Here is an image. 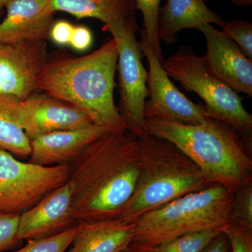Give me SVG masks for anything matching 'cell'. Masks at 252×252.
Masks as SVG:
<instances>
[{
  "instance_id": "20",
  "label": "cell",
  "mask_w": 252,
  "mask_h": 252,
  "mask_svg": "<svg viewBox=\"0 0 252 252\" xmlns=\"http://www.w3.org/2000/svg\"><path fill=\"white\" fill-rule=\"evenodd\" d=\"M224 230L211 229L189 233L156 247L149 252H201Z\"/></svg>"
},
{
  "instance_id": "26",
  "label": "cell",
  "mask_w": 252,
  "mask_h": 252,
  "mask_svg": "<svg viewBox=\"0 0 252 252\" xmlns=\"http://www.w3.org/2000/svg\"><path fill=\"white\" fill-rule=\"evenodd\" d=\"M19 215L0 213V252L18 243Z\"/></svg>"
},
{
  "instance_id": "14",
  "label": "cell",
  "mask_w": 252,
  "mask_h": 252,
  "mask_svg": "<svg viewBox=\"0 0 252 252\" xmlns=\"http://www.w3.org/2000/svg\"><path fill=\"white\" fill-rule=\"evenodd\" d=\"M0 23V44L42 42L54 24L52 0H10Z\"/></svg>"
},
{
  "instance_id": "28",
  "label": "cell",
  "mask_w": 252,
  "mask_h": 252,
  "mask_svg": "<svg viewBox=\"0 0 252 252\" xmlns=\"http://www.w3.org/2000/svg\"><path fill=\"white\" fill-rule=\"evenodd\" d=\"M93 42L92 33L84 26H74L69 45L77 51L87 50Z\"/></svg>"
},
{
  "instance_id": "24",
  "label": "cell",
  "mask_w": 252,
  "mask_h": 252,
  "mask_svg": "<svg viewBox=\"0 0 252 252\" xmlns=\"http://www.w3.org/2000/svg\"><path fill=\"white\" fill-rule=\"evenodd\" d=\"M231 252H252V225L235 221L225 228Z\"/></svg>"
},
{
  "instance_id": "10",
  "label": "cell",
  "mask_w": 252,
  "mask_h": 252,
  "mask_svg": "<svg viewBox=\"0 0 252 252\" xmlns=\"http://www.w3.org/2000/svg\"><path fill=\"white\" fill-rule=\"evenodd\" d=\"M141 34V49L148 61L149 67L147 87L150 100L146 101L144 117L165 118L190 125L206 122L210 117L205 105L193 103L176 87L142 30Z\"/></svg>"
},
{
  "instance_id": "12",
  "label": "cell",
  "mask_w": 252,
  "mask_h": 252,
  "mask_svg": "<svg viewBox=\"0 0 252 252\" xmlns=\"http://www.w3.org/2000/svg\"><path fill=\"white\" fill-rule=\"evenodd\" d=\"M198 31L205 36V61L212 72L237 93L252 96V62L227 35L206 23Z\"/></svg>"
},
{
  "instance_id": "25",
  "label": "cell",
  "mask_w": 252,
  "mask_h": 252,
  "mask_svg": "<svg viewBox=\"0 0 252 252\" xmlns=\"http://www.w3.org/2000/svg\"><path fill=\"white\" fill-rule=\"evenodd\" d=\"M234 219L252 225V182L235 191Z\"/></svg>"
},
{
  "instance_id": "17",
  "label": "cell",
  "mask_w": 252,
  "mask_h": 252,
  "mask_svg": "<svg viewBox=\"0 0 252 252\" xmlns=\"http://www.w3.org/2000/svg\"><path fill=\"white\" fill-rule=\"evenodd\" d=\"M79 225L80 229L68 252H122L132 242L133 223L119 218Z\"/></svg>"
},
{
  "instance_id": "31",
  "label": "cell",
  "mask_w": 252,
  "mask_h": 252,
  "mask_svg": "<svg viewBox=\"0 0 252 252\" xmlns=\"http://www.w3.org/2000/svg\"><path fill=\"white\" fill-rule=\"evenodd\" d=\"M122 252H149L146 251V250H141V249L135 248V247L132 246V245H130V246L128 247V248L126 249V250H124V251H123Z\"/></svg>"
},
{
  "instance_id": "5",
  "label": "cell",
  "mask_w": 252,
  "mask_h": 252,
  "mask_svg": "<svg viewBox=\"0 0 252 252\" xmlns=\"http://www.w3.org/2000/svg\"><path fill=\"white\" fill-rule=\"evenodd\" d=\"M235 191L212 185L172 200L133 222L130 245L152 249L189 233L224 230L235 222Z\"/></svg>"
},
{
  "instance_id": "21",
  "label": "cell",
  "mask_w": 252,
  "mask_h": 252,
  "mask_svg": "<svg viewBox=\"0 0 252 252\" xmlns=\"http://www.w3.org/2000/svg\"><path fill=\"white\" fill-rule=\"evenodd\" d=\"M80 229V225L44 238L28 240L26 246L14 252H65L72 245Z\"/></svg>"
},
{
  "instance_id": "1",
  "label": "cell",
  "mask_w": 252,
  "mask_h": 252,
  "mask_svg": "<svg viewBox=\"0 0 252 252\" xmlns=\"http://www.w3.org/2000/svg\"><path fill=\"white\" fill-rule=\"evenodd\" d=\"M138 138L107 130L71 164L72 212L77 223L118 218L139 176Z\"/></svg>"
},
{
  "instance_id": "9",
  "label": "cell",
  "mask_w": 252,
  "mask_h": 252,
  "mask_svg": "<svg viewBox=\"0 0 252 252\" xmlns=\"http://www.w3.org/2000/svg\"><path fill=\"white\" fill-rule=\"evenodd\" d=\"M0 111L21 126L31 142L51 132L94 124L75 106L45 94H35L25 100L0 95Z\"/></svg>"
},
{
  "instance_id": "29",
  "label": "cell",
  "mask_w": 252,
  "mask_h": 252,
  "mask_svg": "<svg viewBox=\"0 0 252 252\" xmlns=\"http://www.w3.org/2000/svg\"><path fill=\"white\" fill-rule=\"evenodd\" d=\"M229 242L224 232L212 240L201 252H228Z\"/></svg>"
},
{
  "instance_id": "16",
  "label": "cell",
  "mask_w": 252,
  "mask_h": 252,
  "mask_svg": "<svg viewBox=\"0 0 252 252\" xmlns=\"http://www.w3.org/2000/svg\"><path fill=\"white\" fill-rule=\"evenodd\" d=\"M206 23L223 27L225 21L220 15L209 9L204 0H167L159 11V39L172 44L177 40L179 32L198 29Z\"/></svg>"
},
{
  "instance_id": "15",
  "label": "cell",
  "mask_w": 252,
  "mask_h": 252,
  "mask_svg": "<svg viewBox=\"0 0 252 252\" xmlns=\"http://www.w3.org/2000/svg\"><path fill=\"white\" fill-rule=\"evenodd\" d=\"M107 129L96 124L57 131L32 140L29 161L41 166L71 165Z\"/></svg>"
},
{
  "instance_id": "2",
  "label": "cell",
  "mask_w": 252,
  "mask_h": 252,
  "mask_svg": "<svg viewBox=\"0 0 252 252\" xmlns=\"http://www.w3.org/2000/svg\"><path fill=\"white\" fill-rule=\"evenodd\" d=\"M118 49L114 39L86 56H48L38 77L39 91L75 106L109 130H126L114 102Z\"/></svg>"
},
{
  "instance_id": "7",
  "label": "cell",
  "mask_w": 252,
  "mask_h": 252,
  "mask_svg": "<svg viewBox=\"0 0 252 252\" xmlns=\"http://www.w3.org/2000/svg\"><path fill=\"white\" fill-rule=\"evenodd\" d=\"M135 17L104 27L117 42L120 99L117 108L126 130L137 138L146 135L144 106L149 97L148 72L142 62V51L136 38Z\"/></svg>"
},
{
  "instance_id": "18",
  "label": "cell",
  "mask_w": 252,
  "mask_h": 252,
  "mask_svg": "<svg viewBox=\"0 0 252 252\" xmlns=\"http://www.w3.org/2000/svg\"><path fill=\"white\" fill-rule=\"evenodd\" d=\"M52 9L81 18H93L104 27L135 17V0H52Z\"/></svg>"
},
{
  "instance_id": "23",
  "label": "cell",
  "mask_w": 252,
  "mask_h": 252,
  "mask_svg": "<svg viewBox=\"0 0 252 252\" xmlns=\"http://www.w3.org/2000/svg\"><path fill=\"white\" fill-rule=\"evenodd\" d=\"M223 31L232 39L244 54L252 60V24L244 20L225 22Z\"/></svg>"
},
{
  "instance_id": "30",
  "label": "cell",
  "mask_w": 252,
  "mask_h": 252,
  "mask_svg": "<svg viewBox=\"0 0 252 252\" xmlns=\"http://www.w3.org/2000/svg\"><path fill=\"white\" fill-rule=\"evenodd\" d=\"M230 1L235 4L242 6H250L252 4V0H230Z\"/></svg>"
},
{
  "instance_id": "8",
  "label": "cell",
  "mask_w": 252,
  "mask_h": 252,
  "mask_svg": "<svg viewBox=\"0 0 252 252\" xmlns=\"http://www.w3.org/2000/svg\"><path fill=\"white\" fill-rule=\"evenodd\" d=\"M69 165L41 166L0 150V213L20 215L70 178Z\"/></svg>"
},
{
  "instance_id": "13",
  "label": "cell",
  "mask_w": 252,
  "mask_h": 252,
  "mask_svg": "<svg viewBox=\"0 0 252 252\" xmlns=\"http://www.w3.org/2000/svg\"><path fill=\"white\" fill-rule=\"evenodd\" d=\"M73 187L70 180L44 197L19 215L17 240L51 236L77 223L72 212Z\"/></svg>"
},
{
  "instance_id": "32",
  "label": "cell",
  "mask_w": 252,
  "mask_h": 252,
  "mask_svg": "<svg viewBox=\"0 0 252 252\" xmlns=\"http://www.w3.org/2000/svg\"><path fill=\"white\" fill-rule=\"evenodd\" d=\"M10 0H0V14H1V11L4 7H6V5L9 2Z\"/></svg>"
},
{
  "instance_id": "6",
  "label": "cell",
  "mask_w": 252,
  "mask_h": 252,
  "mask_svg": "<svg viewBox=\"0 0 252 252\" xmlns=\"http://www.w3.org/2000/svg\"><path fill=\"white\" fill-rule=\"evenodd\" d=\"M162 66L169 77L203 99L208 117L231 126L247 144H250L252 114L245 109L238 93L212 72L204 56H198L189 46H181L177 52L163 61Z\"/></svg>"
},
{
  "instance_id": "19",
  "label": "cell",
  "mask_w": 252,
  "mask_h": 252,
  "mask_svg": "<svg viewBox=\"0 0 252 252\" xmlns=\"http://www.w3.org/2000/svg\"><path fill=\"white\" fill-rule=\"evenodd\" d=\"M0 150L14 157L29 158L31 154V140L24 130L16 122L0 111Z\"/></svg>"
},
{
  "instance_id": "3",
  "label": "cell",
  "mask_w": 252,
  "mask_h": 252,
  "mask_svg": "<svg viewBox=\"0 0 252 252\" xmlns=\"http://www.w3.org/2000/svg\"><path fill=\"white\" fill-rule=\"evenodd\" d=\"M146 133L170 142L198 165L210 185L235 190L252 182L248 144L238 131L217 119L190 125L145 117Z\"/></svg>"
},
{
  "instance_id": "27",
  "label": "cell",
  "mask_w": 252,
  "mask_h": 252,
  "mask_svg": "<svg viewBox=\"0 0 252 252\" xmlns=\"http://www.w3.org/2000/svg\"><path fill=\"white\" fill-rule=\"evenodd\" d=\"M74 26L65 21L54 23L49 36L55 43L59 45H69Z\"/></svg>"
},
{
  "instance_id": "22",
  "label": "cell",
  "mask_w": 252,
  "mask_h": 252,
  "mask_svg": "<svg viewBox=\"0 0 252 252\" xmlns=\"http://www.w3.org/2000/svg\"><path fill=\"white\" fill-rule=\"evenodd\" d=\"M137 9L143 16L142 31L159 59L163 62L161 44L158 36V18L160 0H135Z\"/></svg>"
},
{
  "instance_id": "11",
  "label": "cell",
  "mask_w": 252,
  "mask_h": 252,
  "mask_svg": "<svg viewBox=\"0 0 252 252\" xmlns=\"http://www.w3.org/2000/svg\"><path fill=\"white\" fill-rule=\"evenodd\" d=\"M48 56L44 41L0 44V95L25 100L36 94Z\"/></svg>"
},
{
  "instance_id": "4",
  "label": "cell",
  "mask_w": 252,
  "mask_h": 252,
  "mask_svg": "<svg viewBox=\"0 0 252 252\" xmlns=\"http://www.w3.org/2000/svg\"><path fill=\"white\" fill-rule=\"evenodd\" d=\"M139 176L118 218L133 223L147 212L210 187L198 165L174 144L146 134L138 138Z\"/></svg>"
}]
</instances>
